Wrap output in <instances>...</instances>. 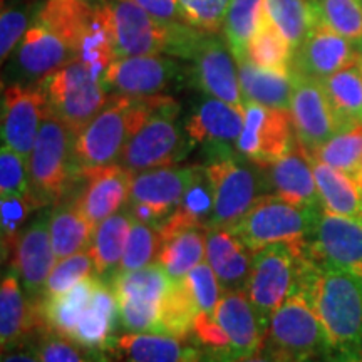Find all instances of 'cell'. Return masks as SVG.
<instances>
[{
	"instance_id": "obj_41",
	"label": "cell",
	"mask_w": 362,
	"mask_h": 362,
	"mask_svg": "<svg viewBox=\"0 0 362 362\" xmlns=\"http://www.w3.org/2000/svg\"><path fill=\"white\" fill-rule=\"evenodd\" d=\"M265 13L292 44L293 51L317 25L309 0H265Z\"/></svg>"
},
{
	"instance_id": "obj_12",
	"label": "cell",
	"mask_w": 362,
	"mask_h": 362,
	"mask_svg": "<svg viewBox=\"0 0 362 362\" xmlns=\"http://www.w3.org/2000/svg\"><path fill=\"white\" fill-rule=\"evenodd\" d=\"M193 175L194 166H161L134 173L128 200L133 218L161 228L178 208Z\"/></svg>"
},
{
	"instance_id": "obj_23",
	"label": "cell",
	"mask_w": 362,
	"mask_h": 362,
	"mask_svg": "<svg viewBox=\"0 0 362 362\" xmlns=\"http://www.w3.org/2000/svg\"><path fill=\"white\" fill-rule=\"evenodd\" d=\"M214 317L228 337L233 362L262 349L267 329L262 325L245 291L221 293Z\"/></svg>"
},
{
	"instance_id": "obj_8",
	"label": "cell",
	"mask_w": 362,
	"mask_h": 362,
	"mask_svg": "<svg viewBox=\"0 0 362 362\" xmlns=\"http://www.w3.org/2000/svg\"><path fill=\"white\" fill-rule=\"evenodd\" d=\"M262 351L284 362L329 359L327 332L304 293H292L270 317Z\"/></svg>"
},
{
	"instance_id": "obj_56",
	"label": "cell",
	"mask_w": 362,
	"mask_h": 362,
	"mask_svg": "<svg viewBox=\"0 0 362 362\" xmlns=\"http://www.w3.org/2000/svg\"><path fill=\"white\" fill-rule=\"evenodd\" d=\"M361 2H362V0H361Z\"/></svg>"
},
{
	"instance_id": "obj_47",
	"label": "cell",
	"mask_w": 362,
	"mask_h": 362,
	"mask_svg": "<svg viewBox=\"0 0 362 362\" xmlns=\"http://www.w3.org/2000/svg\"><path fill=\"white\" fill-rule=\"evenodd\" d=\"M37 205L24 197H2L0 200V228H2V257L11 260L17 238L24 228L29 215Z\"/></svg>"
},
{
	"instance_id": "obj_13",
	"label": "cell",
	"mask_w": 362,
	"mask_h": 362,
	"mask_svg": "<svg viewBox=\"0 0 362 362\" xmlns=\"http://www.w3.org/2000/svg\"><path fill=\"white\" fill-rule=\"evenodd\" d=\"M245 123L235 149L238 155L260 166H269L287 155L297 144L292 115L288 110L245 103Z\"/></svg>"
},
{
	"instance_id": "obj_18",
	"label": "cell",
	"mask_w": 362,
	"mask_h": 362,
	"mask_svg": "<svg viewBox=\"0 0 362 362\" xmlns=\"http://www.w3.org/2000/svg\"><path fill=\"white\" fill-rule=\"evenodd\" d=\"M51 214H40L22 228L11 255V269L16 270L27 296L37 302L45 282L56 265L51 240Z\"/></svg>"
},
{
	"instance_id": "obj_10",
	"label": "cell",
	"mask_w": 362,
	"mask_h": 362,
	"mask_svg": "<svg viewBox=\"0 0 362 362\" xmlns=\"http://www.w3.org/2000/svg\"><path fill=\"white\" fill-rule=\"evenodd\" d=\"M49 111L79 133L110 101L106 86L83 62L72 61L40 81Z\"/></svg>"
},
{
	"instance_id": "obj_14",
	"label": "cell",
	"mask_w": 362,
	"mask_h": 362,
	"mask_svg": "<svg viewBox=\"0 0 362 362\" xmlns=\"http://www.w3.org/2000/svg\"><path fill=\"white\" fill-rule=\"evenodd\" d=\"M189 61L193 62V81L206 96L216 98L243 110L242 86H240L238 62L225 37L202 33L194 44Z\"/></svg>"
},
{
	"instance_id": "obj_45",
	"label": "cell",
	"mask_w": 362,
	"mask_h": 362,
	"mask_svg": "<svg viewBox=\"0 0 362 362\" xmlns=\"http://www.w3.org/2000/svg\"><path fill=\"white\" fill-rule=\"evenodd\" d=\"M161 245V232L158 226L143 223V221L133 218V225H131L123 259H121V264L112 277L155 264V260H158V257H160Z\"/></svg>"
},
{
	"instance_id": "obj_53",
	"label": "cell",
	"mask_w": 362,
	"mask_h": 362,
	"mask_svg": "<svg viewBox=\"0 0 362 362\" xmlns=\"http://www.w3.org/2000/svg\"><path fill=\"white\" fill-rule=\"evenodd\" d=\"M0 362H40V359L33 351L21 346L16 347V349L2 351V359H0Z\"/></svg>"
},
{
	"instance_id": "obj_25",
	"label": "cell",
	"mask_w": 362,
	"mask_h": 362,
	"mask_svg": "<svg viewBox=\"0 0 362 362\" xmlns=\"http://www.w3.org/2000/svg\"><path fill=\"white\" fill-rule=\"evenodd\" d=\"M81 178L84 188L76 197V203L94 226L128 205L133 173L123 166L111 165L84 173Z\"/></svg>"
},
{
	"instance_id": "obj_42",
	"label": "cell",
	"mask_w": 362,
	"mask_h": 362,
	"mask_svg": "<svg viewBox=\"0 0 362 362\" xmlns=\"http://www.w3.org/2000/svg\"><path fill=\"white\" fill-rule=\"evenodd\" d=\"M198 312L200 310L194 304L185 280H171L168 292L161 302L158 334L188 339Z\"/></svg>"
},
{
	"instance_id": "obj_40",
	"label": "cell",
	"mask_w": 362,
	"mask_h": 362,
	"mask_svg": "<svg viewBox=\"0 0 362 362\" xmlns=\"http://www.w3.org/2000/svg\"><path fill=\"white\" fill-rule=\"evenodd\" d=\"M265 13V0H230L223 21V37L237 61L247 56V45Z\"/></svg>"
},
{
	"instance_id": "obj_19",
	"label": "cell",
	"mask_w": 362,
	"mask_h": 362,
	"mask_svg": "<svg viewBox=\"0 0 362 362\" xmlns=\"http://www.w3.org/2000/svg\"><path fill=\"white\" fill-rule=\"evenodd\" d=\"M180 76V66L163 56L119 57L104 74L107 90L129 98L161 96Z\"/></svg>"
},
{
	"instance_id": "obj_27",
	"label": "cell",
	"mask_w": 362,
	"mask_h": 362,
	"mask_svg": "<svg viewBox=\"0 0 362 362\" xmlns=\"http://www.w3.org/2000/svg\"><path fill=\"white\" fill-rule=\"evenodd\" d=\"M252 250L230 228H206V262L214 269L223 292L245 291L250 279Z\"/></svg>"
},
{
	"instance_id": "obj_36",
	"label": "cell",
	"mask_w": 362,
	"mask_h": 362,
	"mask_svg": "<svg viewBox=\"0 0 362 362\" xmlns=\"http://www.w3.org/2000/svg\"><path fill=\"white\" fill-rule=\"evenodd\" d=\"M312 170L324 210L362 220V189L359 185L344 171L317 160H312Z\"/></svg>"
},
{
	"instance_id": "obj_9",
	"label": "cell",
	"mask_w": 362,
	"mask_h": 362,
	"mask_svg": "<svg viewBox=\"0 0 362 362\" xmlns=\"http://www.w3.org/2000/svg\"><path fill=\"white\" fill-rule=\"evenodd\" d=\"M324 208L297 206L267 194L235 223L232 232L253 253L280 242L307 240Z\"/></svg>"
},
{
	"instance_id": "obj_35",
	"label": "cell",
	"mask_w": 362,
	"mask_h": 362,
	"mask_svg": "<svg viewBox=\"0 0 362 362\" xmlns=\"http://www.w3.org/2000/svg\"><path fill=\"white\" fill-rule=\"evenodd\" d=\"M51 240L57 260L74 255V253L89 250L94 237V226L86 218L76 198L57 203L51 211Z\"/></svg>"
},
{
	"instance_id": "obj_50",
	"label": "cell",
	"mask_w": 362,
	"mask_h": 362,
	"mask_svg": "<svg viewBox=\"0 0 362 362\" xmlns=\"http://www.w3.org/2000/svg\"><path fill=\"white\" fill-rule=\"evenodd\" d=\"M183 280L187 284L189 293H192L198 310L214 314L221 298V293H223V288H221L210 264L202 262Z\"/></svg>"
},
{
	"instance_id": "obj_5",
	"label": "cell",
	"mask_w": 362,
	"mask_h": 362,
	"mask_svg": "<svg viewBox=\"0 0 362 362\" xmlns=\"http://www.w3.org/2000/svg\"><path fill=\"white\" fill-rule=\"evenodd\" d=\"M180 110L173 98L161 94L144 123L128 139L117 165L134 175L161 166H175L185 160L193 144L180 123Z\"/></svg>"
},
{
	"instance_id": "obj_52",
	"label": "cell",
	"mask_w": 362,
	"mask_h": 362,
	"mask_svg": "<svg viewBox=\"0 0 362 362\" xmlns=\"http://www.w3.org/2000/svg\"><path fill=\"white\" fill-rule=\"evenodd\" d=\"M149 16L165 25H189L181 13L178 0H133Z\"/></svg>"
},
{
	"instance_id": "obj_34",
	"label": "cell",
	"mask_w": 362,
	"mask_h": 362,
	"mask_svg": "<svg viewBox=\"0 0 362 362\" xmlns=\"http://www.w3.org/2000/svg\"><path fill=\"white\" fill-rule=\"evenodd\" d=\"M339 129L347 131L362 124V61L320 81Z\"/></svg>"
},
{
	"instance_id": "obj_55",
	"label": "cell",
	"mask_w": 362,
	"mask_h": 362,
	"mask_svg": "<svg viewBox=\"0 0 362 362\" xmlns=\"http://www.w3.org/2000/svg\"><path fill=\"white\" fill-rule=\"evenodd\" d=\"M304 362H332V361L322 359V357H315V359H307V361H304Z\"/></svg>"
},
{
	"instance_id": "obj_54",
	"label": "cell",
	"mask_w": 362,
	"mask_h": 362,
	"mask_svg": "<svg viewBox=\"0 0 362 362\" xmlns=\"http://www.w3.org/2000/svg\"><path fill=\"white\" fill-rule=\"evenodd\" d=\"M235 362H284V361H280L275 356H272V354H269V352L260 349L259 352H257V354L248 356V357H245V359H240V361H235Z\"/></svg>"
},
{
	"instance_id": "obj_17",
	"label": "cell",
	"mask_w": 362,
	"mask_h": 362,
	"mask_svg": "<svg viewBox=\"0 0 362 362\" xmlns=\"http://www.w3.org/2000/svg\"><path fill=\"white\" fill-rule=\"evenodd\" d=\"M49 107L40 88L12 84L4 89L2 139L29 163L40 124Z\"/></svg>"
},
{
	"instance_id": "obj_20",
	"label": "cell",
	"mask_w": 362,
	"mask_h": 362,
	"mask_svg": "<svg viewBox=\"0 0 362 362\" xmlns=\"http://www.w3.org/2000/svg\"><path fill=\"white\" fill-rule=\"evenodd\" d=\"M362 61V49L324 25H315L309 37L296 49L292 71L322 81L344 67Z\"/></svg>"
},
{
	"instance_id": "obj_3",
	"label": "cell",
	"mask_w": 362,
	"mask_h": 362,
	"mask_svg": "<svg viewBox=\"0 0 362 362\" xmlns=\"http://www.w3.org/2000/svg\"><path fill=\"white\" fill-rule=\"evenodd\" d=\"M101 4L110 17L117 59L161 54L189 59L202 34L192 25L161 24L133 0H103Z\"/></svg>"
},
{
	"instance_id": "obj_29",
	"label": "cell",
	"mask_w": 362,
	"mask_h": 362,
	"mask_svg": "<svg viewBox=\"0 0 362 362\" xmlns=\"http://www.w3.org/2000/svg\"><path fill=\"white\" fill-rule=\"evenodd\" d=\"M117 322L119 305L116 293L111 285L101 279L71 339L89 349L104 352L116 336Z\"/></svg>"
},
{
	"instance_id": "obj_30",
	"label": "cell",
	"mask_w": 362,
	"mask_h": 362,
	"mask_svg": "<svg viewBox=\"0 0 362 362\" xmlns=\"http://www.w3.org/2000/svg\"><path fill=\"white\" fill-rule=\"evenodd\" d=\"M133 225V215L124 206L115 215L107 216L94 230L89 253L94 262V274L104 282H110L123 259L126 242Z\"/></svg>"
},
{
	"instance_id": "obj_49",
	"label": "cell",
	"mask_w": 362,
	"mask_h": 362,
	"mask_svg": "<svg viewBox=\"0 0 362 362\" xmlns=\"http://www.w3.org/2000/svg\"><path fill=\"white\" fill-rule=\"evenodd\" d=\"M181 13L200 33L218 34L228 11L230 0H178Z\"/></svg>"
},
{
	"instance_id": "obj_48",
	"label": "cell",
	"mask_w": 362,
	"mask_h": 362,
	"mask_svg": "<svg viewBox=\"0 0 362 362\" xmlns=\"http://www.w3.org/2000/svg\"><path fill=\"white\" fill-rule=\"evenodd\" d=\"M0 194L30 198L37 205L30 192L29 163L7 144H4L0 149Z\"/></svg>"
},
{
	"instance_id": "obj_46",
	"label": "cell",
	"mask_w": 362,
	"mask_h": 362,
	"mask_svg": "<svg viewBox=\"0 0 362 362\" xmlns=\"http://www.w3.org/2000/svg\"><path fill=\"white\" fill-rule=\"evenodd\" d=\"M93 272L94 262L89 250L74 253V255L61 259L56 265H54L39 300L61 296V293L71 291V288L74 287V285H78L81 280L90 277Z\"/></svg>"
},
{
	"instance_id": "obj_2",
	"label": "cell",
	"mask_w": 362,
	"mask_h": 362,
	"mask_svg": "<svg viewBox=\"0 0 362 362\" xmlns=\"http://www.w3.org/2000/svg\"><path fill=\"white\" fill-rule=\"evenodd\" d=\"M158 98H129L115 94L74 136V156L79 173L117 165L128 139L156 106Z\"/></svg>"
},
{
	"instance_id": "obj_28",
	"label": "cell",
	"mask_w": 362,
	"mask_h": 362,
	"mask_svg": "<svg viewBox=\"0 0 362 362\" xmlns=\"http://www.w3.org/2000/svg\"><path fill=\"white\" fill-rule=\"evenodd\" d=\"M74 61V52L51 29L37 24L27 29L17 52V64L25 78L40 79Z\"/></svg>"
},
{
	"instance_id": "obj_4",
	"label": "cell",
	"mask_w": 362,
	"mask_h": 362,
	"mask_svg": "<svg viewBox=\"0 0 362 362\" xmlns=\"http://www.w3.org/2000/svg\"><path fill=\"white\" fill-rule=\"evenodd\" d=\"M74 133L47 111L30 153V192L39 208L57 205L81 178L74 156Z\"/></svg>"
},
{
	"instance_id": "obj_51",
	"label": "cell",
	"mask_w": 362,
	"mask_h": 362,
	"mask_svg": "<svg viewBox=\"0 0 362 362\" xmlns=\"http://www.w3.org/2000/svg\"><path fill=\"white\" fill-rule=\"evenodd\" d=\"M27 33V13L22 8L7 7L0 16V56L2 61L11 56L13 47Z\"/></svg>"
},
{
	"instance_id": "obj_43",
	"label": "cell",
	"mask_w": 362,
	"mask_h": 362,
	"mask_svg": "<svg viewBox=\"0 0 362 362\" xmlns=\"http://www.w3.org/2000/svg\"><path fill=\"white\" fill-rule=\"evenodd\" d=\"M317 25H324L362 49L361 0H309Z\"/></svg>"
},
{
	"instance_id": "obj_6",
	"label": "cell",
	"mask_w": 362,
	"mask_h": 362,
	"mask_svg": "<svg viewBox=\"0 0 362 362\" xmlns=\"http://www.w3.org/2000/svg\"><path fill=\"white\" fill-rule=\"evenodd\" d=\"M205 168L215 194L210 226L232 228L257 202L270 194L265 166L248 161L232 149L210 155Z\"/></svg>"
},
{
	"instance_id": "obj_31",
	"label": "cell",
	"mask_w": 362,
	"mask_h": 362,
	"mask_svg": "<svg viewBox=\"0 0 362 362\" xmlns=\"http://www.w3.org/2000/svg\"><path fill=\"white\" fill-rule=\"evenodd\" d=\"M238 62L240 86L245 103H257L267 107L291 111L293 94V71L277 72L262 69L247 59Z\"/></svg>"
},
{
	"instance_id": "obj_37",
	"label": "cell",
	"mask_w": 362,
	"mask_h": 362,
	"mask_svg": "<svg viewBox=\"0 0 362 362\" xmlns=\"http://www.w3.org/2000/svg\"><path fill=\"white\" fill-rule=\"evenodd\" d=\"M206 257V228L192 226L163 240L158 264L171 280H181Z\"/></svg>"
},
{
	"instance_id": "obj_7",
	"label": "cell",
	"mask_w": 362,
	"mask_h": 362,
	"mask_svg": "<svg viewBox=\"0 0 362 362\" xmlns=\"http://www.w3.org/2000/svg\"><path fill=\"white\" fill-rule=\"evenodd\" d=\"M307 259V240L274 243L253 255L245 292L265 329L269 327L270 317L275 310L297 292Z\"/></svg>"
},
{
	"instance_id": "obj_32",
	"label": "cell",
	"mask_w": 362,
	"mask_h": 362,
	"mask_svg": "<svg viewBox=\"0 0 362 362\" xmlns=\"http://www.w3.org/2000/svg\"><path fill=\"white\" fill-rule=\"evenodd\" d=\"M99 280L101 279L94 274L81 280L71 291L61 293V296L39 300V314L45 327L71 339L72 332L78 327L79 320L83 319V314L88 309Z\"/></svg>"
},
{
	"instance_id": "obj_1",
	"label": "cell",
	"mask_w": 362,
	"mask_h": 362,
	"mask_svg": "<svg viewBox=\"0 0 362 362\" xmlns=\"http://www.w3.org/2000/svg\"><path fill=\"white\" fill-rule=\"evenodd\" d=\"M297 292L304 293L327 332L329 361L362 362V279L309 252Z\"/></svg>"
},
{
	"instance_id": "obj_11",
	"label": "cell",
	"mask_w": 362,
	"mask_h": 362,
	"mask_svg": "<svg viewBox=\"0 0 362 362\" xmlns=\"http://www.w3.org/2000/svg\"><path fill=\"white\" fill-rule=\"evenodd\" d=\"M110 285L119 305L121 327L126 332L158 334L161 302L171 285L165 269L156 262L143 269L116 275Z\"/></svg>"
},
{
	"instance_id": "obj_26",
	"label": "cell",
	"mask_w": 362,
	"mask_h": 362,
	"mask_svg": "<svg viewBox=\"0 0 362 362\" xmlns=\"http://www.w3.org/2000/svg\"><path fill=\"white\" fill-rule=\"evenodd\" d=\"M265 171L270 189L282 200L297 206L324 208L317 189L312 160L298 141L287 155L265 166Z\"/></svg>"
},
{
	"instance_id": "obj_16",
	"label": "cell",
	"mask_w": 362,
	"mask_h": 362,
	"mask_svg": "<svg viewBox=\"0 0 362 362\" xmlns=\"http://www.w3.org/2000/svg\"><path fill=\"white\" fill-rule=\"evenodd\" d=\"M307 243L315 260L362 279V220L322 210Z\"/></svg>"
},
{
	"instance_id": "obj_21",
	"label": "cell",
	"mask_w": 362,
	"mask_h": 362,
	"mask_svg": "<svg viewBox=\"0 0 362 362\" xmlns=\"http://www.w3.org/2000/svg\"><path fill=\"white\" fill-rule=\"evenodd\" d=\"M104 354L111 362H202L203 356L189 339L155 332L115 336Z\"/></svg>"
},
{
	"instance_id": "obj_38",
	"label": "cell",
	"mask_w": 362,
	"mask_h": 362,
	"mask_svg": "<svg viewBox=\"0 0 362 362\" xmlns=\"http://www.w3.org/2000/svg\"><path fill=\"white\" fill-rule=\"evenodd\" d=\"M293 54L296 51L292 44L284 37V34L274 25L269 16L264 13L255 34L252 35L247 45V61L262 69L292 72Z\"/></svg>"
},
{
	"instance_id": "obj_44",
	"label": "cell",
	"mask_w": 362,
	"mask_h": 362,
	"mask_svg": "<svg viewBox=\"0 0 362 362\" xmlns=\"http://www.w3.org/2000/svg\"><path fill=\"white\" fill-rule=\"evenodd\" d=\"M310 158L356 180L362 173V124L330 138Z\"/></svg>"
},
{
	"instance_id": "obj_22",
	"label": "cell",
	"mask_w": 362,
	"mask_h": 362,
	"mask_svg": "<svg viewBox=\"0 0 362 362\" xmlns=\"http://www.w3.org/2000/svg\"><path fill=\"white\" fill-rule=\"evenodd\" d=\"M245 115L243 110L220 99L208 96L197 104V107L188 116L185 129L189 141L194 144H205L214 153L232 149L242 134Z\"/></svg>"
},
{
	"instance_id": "obj_15",
	"label": "cell",
	"mask_w": 362,
	"mask_h": 362,
	"mask_svg": "<svg viewBox=\"0 0 362 362\" xmlns=\"http://www.w3.org/2000/svg\"><path fill=\"white\" fill-rule=\"evenodd\" d=\"M291 115L297 141L309 156L341 133L322 83L297 72H293Z\"/></svg>"
},
{
	"instance_id": "obj_24",
	"label": "cell",
	"mask_w": 362,
	"mask_h": 362,
	"mask_svg": "<svg viewBox=\"0 0 362 362\" xmlns=\"http://www.w3.org/2000/svg\"><path fill=\"white\" fill-rule=\"evenodd\" d=\"M37 302L27 296L16 270H7L0 285V344L2 351L24 346L42 327Z\"/></svg>"
},
{
	"instance_id": "obj_39",
	"label": "cell",
	"mask_w": 362,
	"mask_h": 362,
	"mask_svg": "<svg viewBox=\"0 0 362 362\" xmlns=\"http://www.w3.org/2000/svg\"><path fill=\"white\" fill-rule=\"evenodd\" d=\"M24 347L33 351L40 362H111L103 351L89 349L45 325L24 344Z\"/></svg>"
},
{
	"instance_id": "obj_33",
	"label": "cell",
	"mask_w": 362,
	"mask_h": 362,
	"mask_svg": "<svg viewBox=\"0 0 362 362\" xmlns=\"http://www.w3.org/2000/svg\"><path fill=\"white\" fill-rule=\"evenodd\" d=\"M96 19L98 6L88 0H47L37 22L64 40L76 59V49Z\"/></svg>"
}]
</instances>
